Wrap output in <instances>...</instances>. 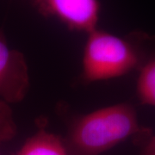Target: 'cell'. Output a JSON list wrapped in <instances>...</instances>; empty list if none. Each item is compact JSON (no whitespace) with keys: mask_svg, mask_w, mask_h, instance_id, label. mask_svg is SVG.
I'll return each instance as SVG.
<instances>
[{"mask_svg":"<svg viewBox=\"0 0 155 155\" xmlns=\"http://www.w3.org/2000/svg\"><path fill=\"white\" fill-rule=\"evenodd\" d=\"M139 72L136 93L140 103L155 107V56L141 64Z\"/></svg>","mask_w":155,"mask_h":155,"instance_id":"obj_6","label":"cell"},{"mask_svg":"<svg viewBox=\"0 0 155 155\" xmlns=\"http://www.w3.org/2000/svg\"><path fill=\"white\" fill-rule=\"evenodd\" d=\"M16 133L11 112L7 104L0 101V144L13 137Z\"/></svg>","mask_w":155,"mask_h":155,"instance_id":"obj_7","label":"cell"},{"mask_svg":"<svg viewBox=\"0 0 155 155\" xmlns=\"http://www.w3.org/2000/svg\"><path fill=\"white\" fill-rule=\"evenodd\" d=\"M140 155H155V135L147 140Z\"/></svg>","mask_w":155,"mask_h":155,"instance_id":"obj_8","label":"cell"},{"mask_svg":"<svg viewBox=\"0 0 155 155\" xmlns=\"http://www.w3.org/2000/svg\"><path fill=\"white\" fill-rule=\"evenodd\" d=\"M16 155H67L63 140L54 134L41 130L24 142Z\"/></svg>","mask_w":155,"mask_h":155,"instance_id":"obj_5","label":"cell"},{"mask_svg":"<svg viewBox=\"0 0 155 155\" xmlns=\"http://www.w3.org/2000/svg\"><path fill=\"white\" fill-rule=\"evenodd\" d=\"M141 64L132 41L98 28L87 34L82 60L84 80L97 82L122 77Z\"/></svg>","mask_w":155,"mask_h":155,"instance_id":"obj_2","label":"cell"},{"mask_svg":"<svg viewBox=\"0 0 155 155\" xmlns=\"http://www.w3.org/2000/svg\"><path fill=\"white\" fill-rule=\"evenodd\" d=\"M141 132L135 109L117 104L78 117L62 140L67 155H101Z\"/></svg>","mask_w":155,"mask_h":155,"instance_id":"obj_1","label":"cell"},{"mask_svg":"<svg viewBox=\"0 0 155 155\" xmlns=\"http://www.w3.org/2000/svg\"><path fill=\"white\" fill-rule=\"evenodd\" d=\"M41 11L72 30L86 34L97 28L99 0H35Z\"/></svg>","mask_w":155,"mask_h":155,"instance_id":"obj_4","label":"cell"},{"mask_svg":"<svg viewBox=\"0 0 155 155\" xmlns=\"http://www.w3.org/2000/svg\"><path fill=\"white\" fill-rule=\"evenodd\" d=\"M29 89L27 62L21 52L11 49L0 30V98L9 104L21 102Z\"/></svg>","mask_w":155,"mask_h":155,"instance_id":"obj_3","label":"cell"}]
</instances>
